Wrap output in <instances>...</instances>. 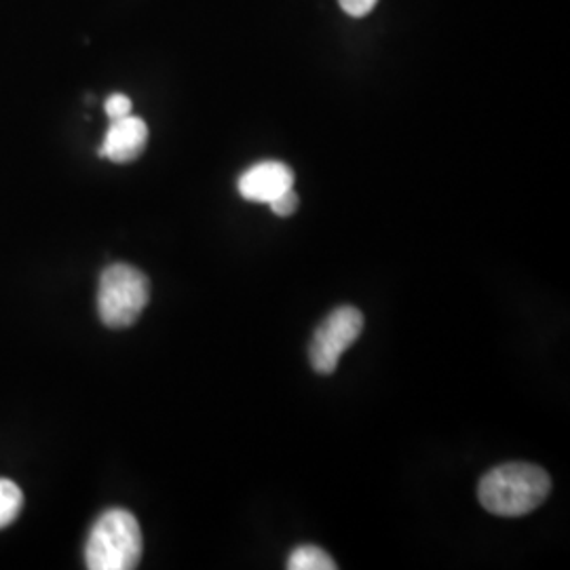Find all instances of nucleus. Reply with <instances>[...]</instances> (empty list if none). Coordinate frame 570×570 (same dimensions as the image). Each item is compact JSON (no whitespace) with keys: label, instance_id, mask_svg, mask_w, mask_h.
I'll use <instances>...</instances> for the list:
<instances>
[{"label":"nucleus","instance_id":"f257e3e1","mask_svg":"<svg viewBox=\"0 0 570 570\" xmlns=\"http://www.w3.org/2000/svg\"><path fill=\"white\" fill-rule=\"evenodd\" d=\"M548 471L532 463H505L490 469L478 487L484 510L503 518H520L537 510L550 497Z\"/></svg>","mask_w":570,"mask_h":570},{"label":"nucleus","instance_id":"f03ea898","mask_svg":"<svg viewBox=\"0 0 570 570\" xmlns=\"http://www.w3.org/2000/svg\"><path fill=\"white\" fill-rule=\"evenodd\" d=\"M142 558V530L131 511H104L85 546V562L91 570H131Z\"/></svg>","mask_w":570,"mask_h":570},{"label":"nucleus","instance_id":"7ed1b4c3","mask_svg":"<svg viewBox=\"0 0 570 570\" xmlns=\"http://www.w3.org/2000/svg\"><path fill=\"white\" fill-rule=\"evenodd\" d=\"M150 301V282L140 268L110 265L104 268L98 287V313L104 326H134Z\"/></svg>","mask_w":570,"mask_h":570},{"label":"nucleus","instance_id":"20e7f679","mask_svg":"<svg viewBox=\"0 0 570 570\" xmlns=\"http://www.w3.org/2000/svg\"><path fill=\"white\" fill-rule=\"evenodd\" d=\"M362 332H364V315L360 308L355 306L334 308L322 322V326L315 330L308 346L313 370L322 376H330L338 367L343 353L362 336Z\"/></svg>","mask_w":570,"mask_h":570},{"label":"nucleus","instance_id":"39448f33","mask_svg":"<svg viewBox=\"0 0 570 570\" xmlns=\"http://www.w3.org/2000/svg\"><path fill=\"white\" fill-rule=\"evenodd\" d=\"M237 188L245 202L268 205L285 190L294 188V171L282 161H263L242 174Z\"/></svg>","mask_w":570,"mask_h":570},{"label":"nucleus","instance_id":"423d86ee","mask_svg":"<svg viewBox=\"0 0 570 570\" xmlns=\"http://www.w3.org/2000/svg\"><path fill=\"white\" fill-rule=\"evenodd\" d=\"M148 142V127L140 117L127 115L122 119L110 122L104 136L100 157L110 159L112 164H129L142 155Z\"/></svg>","mask_w":570,"mask_h":570},{"label":"nucleus","instance_id":"0eeeda50","mask_svg":"<svg viewBox=\"0 0 570 570\" xmlns=\"http://www.w3.org/2000/svg\"><path fill=\"white\" fill-rule=\"evenodd\" d=\"M287 569L289 570H334L336 562L332 556L317 548V546H301L289 553L287 558Z\"/></svg>","mask_w":570,"mask_h":570},{"label":"nucleus","instance_id":"6e6552de","mask_svg":"<svg viewBox=\"0 0 570 570\" xmlns=\"http://www.w3.org/2000/svg\"><path fill=\"white\" fill-rule=\"evenodd\" d=\"M21 505H23V494L20 487L7 478H0V529L18 520Z\"/></svg>","mask_w":570,"mask_h":570},{"label":"nucleus","instance_id":"1a4fd4ad","mask_svg":"<svg viewBox=\"0 0 570 570\" xmlns=\"http://www.w3.org/2000/svg\"><path fill=\"white\" fill-rule=\"evenodd\" d=\"M104 110L110 121H117V119L131 115V100L125 94H112L104 104Z\"/></svg>","mask_w":570,"mask_h":570},{"label":"nucleus","instance_id":"9d476101","mask_svg":"<svg viewBox=\"0 0 570 570\" xmlns=\"http://www.w3.org/2000/svg\"><path fill=\"white\" fill-rule=\"evenodd\" d=\"M268 205H271L275 216L287 218V216L296 214V209H298V195L294 193V188H289V190L282 193L277 199H273Z\"/></svg>","mask_w":570,"mask_h":570},{"label":"nucleus","instance_id":"9b49d317","mask_svg":"<svg viewBox=\"0 0 570 570\" xmlns=\"http://www.w3.org/2000/svg\"><path fill=\"white\" fill-rule=\"evenodd\" d=\"M376 2L379 0H338L343 11L348 13L351 18H364L376 7Z\"/></svg>","mask_w":570,"mask_h":570}]
</instances>
